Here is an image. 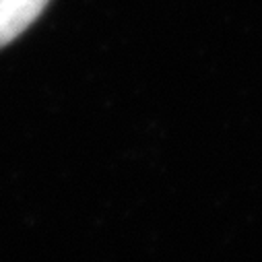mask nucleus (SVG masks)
Returning a JSON list of instances; mask_svg holds the SVG:
<instances>
[{
    "mask_svg": "<svg viewBox=\"0 0 262 262\" xmlns=\"http://www.w3.org/2000/svg\"><path fill=\"white\" fill-rule=\"evenodd\" d=\"M50 0H0V48L15 41Z\"/></svg>",
    "mask_w": 262,
    "mask_h": 262,
    "instance_id": "f257e3e1",
    "label": "nucleus"
}]
</instances>
